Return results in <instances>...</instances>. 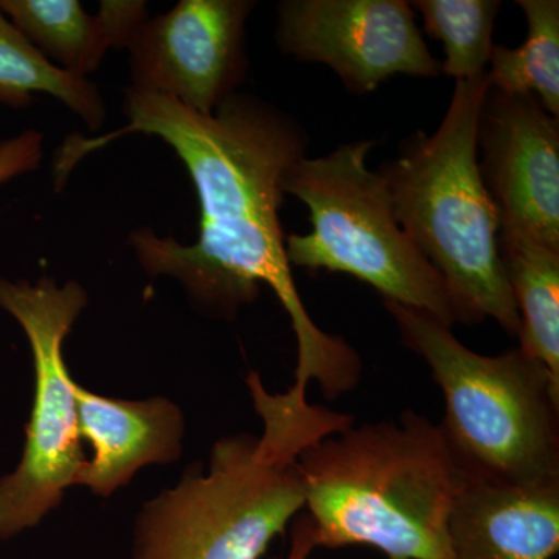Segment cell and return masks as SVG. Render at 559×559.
I'll list each match as a JSON object with an SVG mask.
<instances>
[{"label":"cell","instance_id":"obj_14","mask_svg":"<svg viewBox=\"0 0 559 559\" xmlns=\"http://www.w3.org/2000/svg\"><path fill=\"white\" fill-rule=\"evenodd\" d=\"M499 252L520 312V348L559 382V250L499 231Z\"/></svg>","mask_w":559,"mask_h":559},{"label":"cell","instance_id":"obj_6","mask_svg":"<svg viewBox=\"0 0 559 559\" xmlns=\"http://www.w3.org/2000/svg\"><path fill=\"white\" fill-rule=\"evenodd\" d=\"M373 140L344 143L320 157H301L286 194L310 210L311 231L285 238L290 267L353 275L395 301L454 326L444 280L396 221L384 179L369 170Z\"/></svg>","mask_w":559,"mask_h":559},{"label":"cell","instance_id":"obj_15","mask_svg":"<svg viewBox=\"0 0 559 559\" xmlns=\"http://www.w3.org/2000/svg\"><path fill=\"white\" fill-rule=\"evenodd\" d=\"M35 92L57 98L91 131L105 123L106 106L98 87L51 64L0 10V103L27 108Z\"/></svg>","mask_w":559,"mask_h":559},{"label":"cell","instance_id":"obj_7","mask_svg":"<svg viewBox=\"0 0 559 559\" xmlns=\"http://www.w3.org/2000/svg\"><path fill=\"white\" fill-rule=\"evenodd\" d=\"M87 307L76 282L58 286L0 278V308L20 323L35 366V399L25 426L20 465L0 479V539L35 528L60 507L66 489L75 487L86 462L80 432L75 384L66 366L64 341Z\"/></svg>","mask_w":559,"mask_h":559},{"label":"cell","instance_id":"obj_19","mask_svg":"<svg viewBox=\"0 0 559 559\" xmlns=\"http://www.w3.org/2000/svg\"><path fill=\"white\" fill-rule=\"evenodd\" d=\"M319 547L314 521L307 513L299 514L290 524V543L285 557L272 559H310Z\"/></svg>","mask_w":559,"mask_h":559},{"label":"cell","instance_id":"obj_3","mask_svg":"<svg viewBox=\"0 0 559 559\" xmlns=\"http://www.w3.org/2000/svg\"><path fill=\"white\" fill-rule=\"evenodd\" d=\"M299 469L320 547L454 559L448 521L465 477L426 415L352 425L301 452Z\"/></svg>","mask_w":559,"mask_h":559},{"label":"cell","instance_id":"obj_18","mask_svg":"<svg viewBox=\"0 0 559 559\" xmlns=\"http://www.w3.org/2000/svg\"><path fill=\"white\" fill-rule=\"evenodd\" d=\"M43 160V134L31 130L0 142V183L35 171Z\"/></svg>","mask_w":559,"mask_h":559},{"label":"cell","instance_id":"obj_12","mask_svg":"<svg viewBox=\"0 0 559 559\" xmlns=\"http://www.w3.org/2000/svg\"><path fill=\"white\" fill-rule=\"evenodd\" d=\"M448 535L454 559H551L559 550V479L463 480Z\"/></svg>","mask_w":559,"mask_h":559},{"label":"cell","instance_id":"obj_4","mask_svg":"<svg viewBox=\"0 0 559 559\" xmlns=\"http://www.w3.org/2000/svg\"><path fill=\"white\" fill-rule=\"evenodd\" d=\"M487 72L455 81L433 134L417 131L380 175L396 221L444 280L457 323L492 319L511 337L521 319L499 252V218L481 179L477 121Z\"/></svg>","mask_w":559,"mask_h":559},{"label":"cell","instance_id":"obj_9","mask_svg":"<svg viewBox=\"0 0 559 559\" xmlns=\"http://www.w3.org/2000/svg\"><path fill=\"white\" fill-rule=\"evenodd\" d=\"M253 9L252 0H180L148 17L127 46L130 87L213 116L248 75L246 22Z\"/></svg>","mask_w":559,"mask_h":559},{"label":"cell","instance_id":"obj_8","mask_svg":"<svg viewBox=\"0 0 559 559\" xmlns=\"http://www.w3.org/2000/svg\"><path fill=\"white\" fill-rule=\"evenodd\" d=\"M277 14L280 49L329 66L352 94H370L393 75L441 72L404 0H283Z\"/></svg>","mask_w":559,"mask_h":559},{"label":"cell","instance_id":"obj_5","mask_svg":"<svg viewBox=\"0 0 559 559\" xmlns=\"http://www.w3.org/2000/svg\"><path fill=\"white\" fill-rule=\"evenodd\" d=\"M382 305L443 393L439 426L465 480L559 479V382L546 366L520 348L479 355L432 316Z\"/></svg>","mask_w":559,"mask_h":559},{"label":"cell","instance_id":"obj_10","mask_svg":"<svg viewBox=\"0 0 559 559\" xmlns=\"http://www.w3.org/2000/svg\"><path fill=\"white\" fill-rule=\"evenodd\" d=\"M477 151L499 231L559 250V119L533 95L489 87L477 121Z\"/></svg>","mask_w":559,"mask_h":559},{"label":"cell","instance_id":"obj_11","mask_svg":"<svg viewBox=\"0 0 559 559\" xmlns=\"http://www.w3.org/2000/svg\"><path fill=\"white\" fill-rule=\"evenodd\" d=\"M80 432L92 457L75 485L109 498L148 465H167L182 454L186 419L178 404L153 396L142 401L109 399L75 384Z\"/></svg>","mask_w":559,"mask_h":559},{"label":"cell","instance_id":"obj_13","mask_svg":"<svg viewBox=\"0 0 559 559\" xmlns=\"http://www.w3.org/2000/svg\"><path fill=\"white\" fill-rule=\"evenodd\" d=\"M0 10L51 64L84 79L148 20L139 0H105L95 16L79 0H0Z\"/></svg>","mask_w":559,"mask_h":559},{"label":"cell","instance_id":"obj_17","mask_svg":"<svg viewBox=\"0 0 559 559\" xmlns=\"http://www.w3.org/2000/svg\"><path fill=\"white\" fill-rule=\"evenodd\" d=\"M411 7L421 13L426 33L443 43L441 72L455 81L485 75L500 0H415Z\"/></svg>","mask_w":559,"mask_h":559},{"label":"cell","instance_id":"obj_2","mask_svg":"<svg viewBox=\"0 0 559 559\" xmlns=\"http://www.w3.org/2000/svg\"><path fill=\"white\" fill-rule=\"evenodd\" d=\"M246 384L263 432L219 439L207 469L189 466L176 487L146 502L131 559H261L305 510L301 452L355 417L308 403L294 385L272 393L257 371Z\"/></svg>","mask_w":559,"mask_h":559},{"label":"cell","instance_id":"obj_16","mask_svg":"<svg viewBox=\"0 0 559 559\" xmlns=\"http://www.w3.org/2000/svg\"><path fill=\"white\" fill-rule=\"evenodd\" d=\"M527 21V39L516 49L492 47L487 70L489 87L514 95H533L559 119V2L518 0Z\"/></svg>","mask_w":559,"mask_h":559},{"label":"cell","instance_id":"obj_1","mask_svg":"<svg viewBox=\"0 0 559 559\" xmlns=\"http://www.w3.org/2000/svg\"><path fill=\"white\" fill-rule=\"evenodd\" d=\"M120 131L66 140L55 164V183L92 151L121 135H156L175 150L200 201V237L182 245L138 229L130 246L151 277L178 280L202 314L234 320L267 285L288 312L297 341L294 388L318 382L323 396L352 392L362 374L358 352L316 325L293 277L280 223L285 182L307 156L310 140L289 114L246 92L230 95L213 116H202L165 95L128 87Z\"/></svg>","mask_w":559,"mask_h":559}]
</instances>
